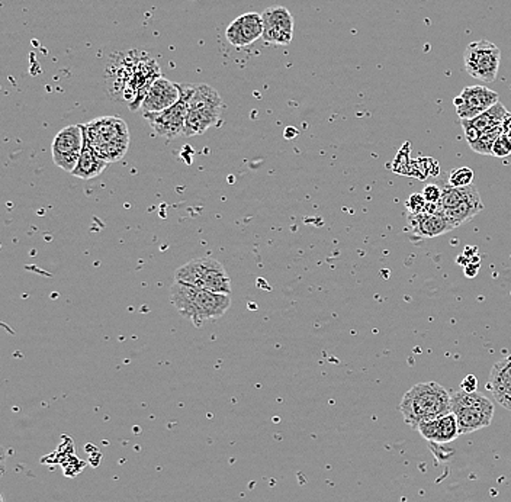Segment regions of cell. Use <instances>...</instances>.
<instances>
[{"instance_id": "obj_21", "label": "cell", "mask_w": 511, "mask_h": 502, "mask_svg": "<svg viewBox=\"0 0 511 502\" xmlns=\"http://www.w3.org/2000/svg\"><path fill=\"white\" fill-rule=\"evenodd\" d=\"M500 134H503V130L501 126L499 128H494V130L484 131L481 137L477 140V141L469 144L471 150L477 155L483 156H492V147H494V142Z\"/></svg>"}, {"instance_id": "obj_17", "label": "cell", "mask_w": 511, "mask_h": 502, "mask_svg": "<svg viewBox=\"0 0 511 502\" xmlns=\"http://www.w3.org/2000/svg\"><path fill=\"white\" fill-rule=\"evenodd\" d=\"M487 389L500 406L511 411V354L492 366Z\"/></svg>"}, {"instance_id": "obj_14", "label": "cell", "mask_w": 511, "mask_h": 502, "mask_svg": "<svg viewBox=\"0 0 511 502\" xmlns=\"http://www.w3.org/2000/svg\"><path fill=\"white\" fill-rule=\"evenodd\" d=\"M180 101V87L169 79L160 78L151 85L141 103L142 114H155L169 110Z\"/></svg>"}, {"instance_id": "obj_12", "label": "cell", "mask_w": 511, "mask_h": 502, "mask_svg": "<svg viewBox=\"0 0 511 502\" xmlns=\"http://www.w3.org/2000/svg\"><path fill=\"white\" fill-rule=\"evenodd\" d=\"M266 44L288 45L294 38V17L284 6H271L262 13Z\"/></svg>"}, {"instance_id": "obj_22", "label": "cell", "mask_w": 511, "mask_h": 502, "mask_svg": "<svg viewBox=\"0 0 511 502\" xmlns=\"http://www.w3.org/2000/svg\"><path fill=\"white\" fill-rule=\"evenodd\" d=\"M474 171L471 167H459L449 174V185L454 187H465L472 185Z\"/></svg>"}, {"instance_id": "obj_2", "label": "cell", "mask_w": 511, "mask_h": 502, "mask_svg": "<svg viewBox=\"0 0 511 502\" xmlns=\"http://www.w3.org/2000/svg\"><path fill=\"white\" fill-rule=\"evenodd\" d=\"M398 409L406 424L417 429L422 422L452 413L451 393L436 382L417 384L407 391Z\"/></svg>"}, {"instance_id": "obj_10", "label": "cell", "mask_w": 511, "mask_h": 502, "mask_svg": "<svg viewBox=\"0 0 511 502\" xmlns=\"http://www.w3.org/2000/svg\"><path fill=\"white\" fill-rule=\"evenodd\" d=\"M500 95L485 86H468L463 87L454 105L461 119H474L499 103Z\"/></svg>"}, {"instance_id": "obj_29", "label": "cell", "mask_w": 511, "mask_h": 502, "mask_svg": "<svg viewBox=\"0 0 511 502\" xmlns=\"http://www.w3.org/2000/svg\"><path fill=\"white\" fill-rule=\"evenodd\" d=\"M508 138H510V141H511V133H508Z\"/></svg>"}, {"instance_id": "obj_27", "label": "cell", "mask_w": 511, "mask_h": 502, "mask_svg": "<svg viewBox=\"0 0 511 502\" xmlns=\"http://www.w3.org/2000/svg\"><path fill=\"white\" fill-rule=\"evenodd\" d=\"M461 389L462 391H467V392H475L478 389V381L474 375H469V376L463 379L462 384H461Z\"/></svg>"}, {"instance_id": "obj_3", "label": "cell", "mask_w": 511, "mask_h": 502, "mask_svg": "<svg viewBox=\"0 0 511 502\" xmlns=\"http://www.w3.org/2000/svg\"><path fill=\"white\" fill-rule=\"evenodd\" d=\"M180 96L187 101V117L185 137L201 135L216 126L221 117L223 99L212 86L203 83H180Z\"/></svg>"}, {"instance_id": "obj_7", "label": "cell", "mask_w": 511, "mask_h": 502, "mask_svg": "<svg viewBox=\"0 0 511 502\" xmlns=\"http://www.w3.org/2000/svg\"><path fill=\"white\" fill-rule=\"evenodd\" d=\"M451 406L461 436L485 429L494 418V404L478 391L467 392L461 389L452 392Z\"/></svg>"}, {"instance_id": "obj_13", "label": "cell", "mask_w": 511, "mask_h": 502, "mask_svg": "<svg viewBox=\"0 0 511 502\" xmlns=\"http://www.w3.org/2000/svg\"><path fill=\"white\" fill-rule=\"evenodd\" d=\"M228 42L234 47H248L263 37V19L257 12L244 13L233 20L225 31Z\"/></svg>"}, {"instance_id": "obj_19", "label": "cell", "mask_w": 511, "mask_h": 502, "mask_svg": "<svg viewBox=\"0 0 511 502\" xmlns=\"http://www.w3.org/2000/svg\"><path fill=\"white\" fill-rule=\"evenodd\" d=\"M483 209V199L478 194L472 196V198L467 199V201H463L462 203H459L458 207L447 209L445 214L456 224V227H459V225L471 221L475 215H478Z\"/></svg>"}, {"instance_id": "obj_25", "label": "cell", "mask_w": 511, "mask_h": 502, "mask_svg": "<svg viewBox=\"0 0 511 502\" xmlns=\"http://www.w3.org/2000/svg\"><path fill=\"white\" fill-rule=\"evenodd\" d=\"M423 198L427 203H439L442 199V186L439 185H427L422 192Z\"/></svg>"}, {"instance_id": "obj_11", "label": "cell", "mask_w": 511, "mask_h": 502, "mask_svg": "<svg viewBox=\"0 0 511 502\" xmlns=\"http://www.w3.org/2000/svg\"><path fill=\"white\" fill-rule=\"evenodd\" d=\"M187 117V103L182 96H180V101L169 110L144 115L156 134L166 140H175L185 135Z\"/></svg>"}, {"instance_id": "obj_15", "label": "cell", "mask_w": 511, "mask_h": 502, "mask_svg": "<svg viewBox=\"0 0 511 502\" xmlns=\"http://www.w3.org/2000/svg\"><path fill=\"white\" fill-rule=\"evenodd\" d=\"M408 227L411 232L422 239H436L439 235L454 232L456 224L446 217L445 212H436V214H410L408 215Z\"/></svg>"}, {"instance_id": "obj_18", "label": "cell", "mask_w": 511, "mask_h": 502, "mask_svg": "<svg viewBox=\"0 0 511 502\" xmlns=\"http://www.w3.org/2000/svg\"><path fill=\"white\" fill-rule=\"evenodd\" d=\"M110 163L105 162L96 151L92 148L89 141L85 138V144H83V151H81L80 160L76 169H74L73 176L83 179V180H90V179L98 178L99 174L103 173Z\"/></svg>"}, {"instance_id": "obj_6", "label": "cell", "mask_w": 511, "mask_h": 502, "mask_svg": "<svg viewBox=\"0 0 511 502\" xmlns=\"http://www.w3.org/2000/svg\"><path fill=\"white\" fill-rule=\"evenodd\" d=\"M175 282L214 293L232 295V279L227 270L223 263L211 257H199L176 269Z\"/></svg>"}, {"instance_id": "obj_28", "label": "cell", "mask_w": 511, "mask_h": 502, "mask_svg": "<svg viewBox=\"0 0 511 502\" xmlns=\"http://www.w3.org/2000/svg\"><path fill=\"white\" fill-rule=\"evenodd\" d=\"M501 130H503L504 134H508V133H511V114L508 115L507 119L504 121L503 126H501Z\"/></svg>"}, {"instance_id": "obj_23", "label": "cell", "mask_w": 511, "mask_h": 502, "mask_svg": "<svg viewBox=\"0 0 511 502\" xmlns=\"http://www.w3.org/2000/svg\"><path fill=\"white\" fill-rule=\"evenodd\" d=\"M492 156L497 158H506L511 156V141L507 134H500L492 147Z\"/></svg>"}, {"instance_id": "obj_20", "label": "cell", "mask_w": 511, "mask_h": 502, "mask_svg": "<svg viewBox=\"0 0 511 502\" xmlns=\"http://www.w3.org/2000/svg\"><path fill=\"white\" fill-rule=\"evenodd\" d=\"M508 115H510V112H508L507 108L501 102H499L492 108L485 110L484 114L474 118V119H469V121L478 128V131L484 133V131L494 130V128L503 126Z\"/></svg>"}, {"instance_id": "obj_16", "label": "cell", "mask_w": 511, "mask_h": 502, "mask_svg": "<svg viewBox=\"0 0 511 502\" xmlns=\"http://www.w3.org/2000/svg\"><path fill=\"white\" fill-rule=\"evenodd\" d=\"M418 433L434 445H447L461 436L458 420L454 413H447L433 420H426L417 425Z\"/></svg>"}, {"instance_id": "obj_8", "label": "cell", "mask_w": 511, "mask_h": 502, "mask_svg": "<svg viewBox=\"0 0 511 502\" xmlns=\"http://www.w3.org/2000/svg\"><path fill=\"white\" fill-rule=\"evenodd\" d=\"M463 65L472 78L492 83L501 65V49L492 41H474L463 51Z\"/></svg>"}, {"instance_id": "obj_5", "label": "cell", "mask_w": 511, "mask_h": 502, "mask_svg": "<svg viewBox=\"0 0 511 502\" xmlns=\"http://www.w3.org/2000/svg\"><path fill=\"white\" fill-rule=\"evenodd\" d=\"M85 138L105 162L117 163L130 147V131L119 117H99L83 126Z\"/></svg>"}, {"instance_id": "obj_4", "label": "cell", "mask_w": 511, "mask_h": 502, "mask_svg": "<svg viewBox=\"0 0 511 502\" xmlns=\"http://www.w3.org/2000/svg\"><path fill=\"white\" fill-rule=\"evenodd\" d=\"M114 65H110L106 76H114L115 87H126L133 90L134 96L144 101L151 85L160 78L157 63L147 53L130 51V53L115 56Z\"/></svg>"}, {"instance_id": "obj_24", "label": "cell", "mask_w": 511, "mask_h": 502, "mask_svg": "<svg viewBox=\"0 0 511 502\" xmlns=\"http://www.w3.org/2000/svg\"><path fill=\"white\" fill-rule=\"evenodd\" d=\"M406 205L410 214H422V212H424L427 202L426 199L423 198L422 194H411L410 198L407 199Z\"/></svg>"}, {"instance_id": "obj_26", "label": "cell", "mask_w": 511, "mask_h": 502, "mask_svg": "<svg viewBox=\"0 0 511 502\" xmlns=\"http://www.w3.org/2000/svg\"><path fill=\"white\" fill-rule=\"evenodd\" d=\"M462 128L468 144H472V142L477 141V140L481 137V134H483V133L478 131V128H477L469 119H462Z\"/></svg>"}, {"instance_id": "obj_9", "label": "cell", "mask_w": 511, "mask_h": 502, "mask_svg": "<svg viewBox=\"0 0 511 502\" xmlns=\"http://www.w3.org/2000/svg\"><path fill=\"white\" fill-rule=\"evenodd\" d=\"M83 144H85L83 126L74 124L58 131L51 146L54 164L60 167L61 171L73 173L80 160Z\"/></svg>"}, {"instance_id": "obj_1", "label": "cell", "mask_w": 511, "mask_h": 502, "mask_svg": "<svg viewBox=\"0 0 511 502\" xmlns=\"http://www.w3.org/2000/svg\"><path fill=\"white\" fill-rule=\"evenodd\" d=\"M171 302L183 318L192 321L195 327H201L205 321H216L224 316L232 305V298L175 282L171 289Z\"/></svg>"}]
</instances>
